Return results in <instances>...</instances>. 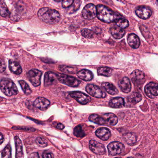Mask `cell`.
Instances as JSON below:
<instances>
[{
	"instance_id": "28",
	"label": "cell",
	"mask_w": 158,
	"mask_h": 158,
	"mask_svg": "<svg viewBox=\"0 0 158 158\" xmlns=\"http://www.w3.org/2000/svg\"><path fill=\"white\" fill-rule=\"evenodd\" d=\"M97 72L98 75L109 77L112 75V70L110 68L107 67H101L98 68Z\"/></svg>"
},
{
	"instance_id": "30",
	"label": "cell",
	"mask_w": 158,
	"mask_h": 158,
	"mask_svg": "<svg viewBox=\"0 0 158 158\" xmlns=\"http://www.w3.org/2000/svg\"><path fill=\"white\" fill-rule=\"evenodd\" d=\"M9 14L5 0H0V15L3 17L7 16Z\"/></svg>"
},
{
	"instance_id": "36",
	"label": "cell",
	"mask_w": 158,
	"mask_h": 158,
	"mask_svg": "<svg viewBox=\"0 0 158 158\" xmlns=\"http://www.w3.org/2000/svg\"><path fill=\"white\" fill-rule=\"evenodd\" d=\"M2 158H10L11 157V149L9 145L6 146V147L4 149L2 152Z\"/></svg>"
},
{
	"instance_id": "16",
	"label": "cell",
	"mask_w": 158,
	"mask_h": 158,
	"mask_svg": "<svg viewBox=\"0 0 158 158\" xmlns=\"http://www.w3.org/2000/svg\"><path fill=\"white\" fill-rule=\"evenodd\" d=\"M119 86L121 90L125 93H128L131 90V81L127 77H124L119 82Z\"/></svg>"
},
{
	"instance_id": "45",
	"label": "cell",
	"mask_w": 158,
	"mask_h": 158,
	"mask_svg": "<svg viewBox=\"0 0 158 158\" xmlns=\"http://www.w3.org/2000/svg\"><path fill=\"white\" fill-rule=\"evenodd\" d=\"M54 1H55V2H60L61 1H63V0H54Z\"/></svg>"
},
{
	"instance_id": "20",
	"label": "cell",
	"mask_w": 158,
	"mask_h": 158,
	"mask_svg": "<svg viewBox=\"0 0 158 158\" xmlns=\"http://www.w3.org/2000/svg\"><path fill=\"white\" fill-rule=\"evenodd\" d=\"M78 77L81 79L85 81H91L94 78L92 71L86 69H83L77 73Z\"/></svg>"
},
{
	"instance_id": "6",
	"label": "cell",
	"mask_w": 158,
	"mask_h": 158,
	"mask_svg": "<svg viewBox=\"0 0 158 158\" xmlns=\"http://www.w3.org/2000/svg\"><path fill=\"white\" fill-rule=\"evenodd\" d=\"M42 74V73L41 71L33 69L28 71L27 76L32 85L35 87H37L40 84Z\"/></svg>"
},
{
	"instance_id": "13",
	"label": "cell",
	"mask_w": 158,
	"mask_h": 158,
	"mask_svg": "<svg viewBox=\"0 0 158 158\" xmlns=\"http://www.w3.org/2000/svg\"><path fill=\"white\" fill-rule=\"evenodd\" d=\"M136 15L142 19H146L150 18L152 15V11L149 7L146 6H140L135 10Z\"/></svg>"
},
{
	"instance_id": "18",
	"label": "cell",
	"mask_w": 158,
	"mask_h": 158,
	"mask_svg": "<svg viewBox=\"0 0 158 158\" xmlns=\"http://www.w3.org/2000/svg\"><path fill=\"white\" fill-rule=\"evenodd\" d=\"M128 42L129 45L134 49H137L140 45V41L139 37L134 33H131L128 35Z\"/></svg>"
},
{
	"instance_id": "44",
	"label": "cell",
	"mask_w": 158,
	"mask_h": 158,
	"mask_svg": "<svg viewBox=\"0 0 158 158\" xmlns=\"http://www.w3.org/2000/svg\"><path fill=\"white\" fill-rule=\"evenodd\" d=\"M3 142V136L1 133H0V145L2 144Z\"/></svg>"
},
{
	"instance_id": "35",
	"label": "cell",
	"mask_w": 158,
	"mask_h": 158,
	"mask_svg": "<svg viewBox=\"0 0 158 158\" xmlns=\"http://www.w3.org/2000/svg\"><path fill=\"white\" fill-rule=\"evenodd\" d=\"M81 33L83 37L88 39H91L94 36V32L88 29H83L81 31Z\"/></svg>"
},
{
	"instance_id": "25",
	"label": "cell",
	"mask_w": 158,
	"mask_h": 158,
	"mask_svg": "<svg viewBox=\"0 0 158 158\" xmlns=\"http://www.w3.org/2000/svg\"><path fill=\"white\" fill-rule=\"evenodd\" d=\"M104 119L106 123L110 125H116L118 122V118L117 116L113 113H109L104 115Z\"/></svg>"
},
{
	"instance_id": "7",
	"label": "cell",
	"mask_w": 158,
	"mask_h": 158,
	"mask_svg": "<svg viewBox=\"0 0 158 158\" xmlns=\"http://www.w3.org/2000/svg\"><path fill=\"white\" fill-rule=\"evenodd\" d=\"M97 15V9L95 6L93 4H88L85 6L82 11V15L86 19L94 18Z\"/></svg>"
},
{
	"instance_id": "4",
	"label": "cell",
	"mask_w": 158,
	"mask_h": 158,
	"mask_svg": "<svg viewBox=\"0 0 158 158\" xmlns=\"http://www.w3.org/2000/svg\"><path fill=\"white\" fill-rule=\"evenodd\" d=\"M57 79L59 82L72 87L79 86L81 81L77 78L63 74H57Z\"/></svg>"
},
{
	"instance_id": "39",
	"label": "cell",
	"mask_w": 158,
	"mask_h": 158,
	"mask_svg": "<svg viewBox=\"0 0 158 158\" xmlns=\"http://www.w3.org/2000/svg\"><path fill=\"white\" fill-rule=\"evenodd\" d=\"M6 69V65L3 59L0 58V73L4 72Z\"/></svg>"
},
{
	"instance_id": "29",
	"label": "cell",
	"mask_w": 158,
	"mask_h": 158,
	"mask_svg": "<svg viewBox=\"0 0 158 158\" xmlns=\"http://www.w3.org/2000/svg\"><path fill=\"white\" fill-rule=\"evenodd\" d=\"M89 120L92 122H94L99 125L106 124V122L104 118L97 114H93L89 117Z\"/></svg>"
},
{
	"instance_id": "19",
	"label": "cell",
	"mask_w": 158,
	"mask_h": 158,
	"mask_svg": "<svg viewBox=\"0 0 158 158\" xmlns=\"http://www.w3.org/2000/svg\"><path fill=\"white\" fill-rule=\"evenodd\" d=\"M110 32L112 36L116 39H121L125 34L124 30L118 26H114L110 28Z\"/></svg>"
},
{
	"instance_id": "17",
	"label": "cell",
	"mask_w": 158,
	"mask_h": 158,
	"mask_svg": "<svg viewBox=\"0 0 158 158\" xmlns=\"http://www.w3.org/2000/svg\"><path fill=\"white\" fill-rule=\"evenodd\" d=\"M95 134L99 139L103 141H107L110 137L111 134L110 130L107 128H101L96 131Z\"/></svg>"
},
{
	"instance_id": "32",
	"label": "cell",
	"mask_w": 158,
	"mask_h": 158,
	"mask_svg": "<svg viewBox=\"0 0 158 158\" xmlns=\"http://www.w3.org/2000/svg\"><path fill=\"white\" fill-rule=\"evenodd\" d=\"M59 69L62 72L65 73L75 74L77 72V69L73 67L68 66H60Z\"/></svg>"
},
{
	"instance_id": "40",
	"label": "cell",
	"mask_w": 158,
	"mask_h": 158,
	"mask_svg": "<svg viewBox=\"0 0 158 158\" xmlns=\"http://www.w3.org/2000/svg\"><path fill=\"white\" fill-rule=\"evenodd\" d=\"M13 129L15 130H24L26 131H35V130L33 128H29L27 127H14L13 128Z\"/></svg>"
},
{
	"instance_id": "27",
	"label": "cell",
	"mask_w": 158,
	"mask_h": 158,
	"mask_svg": "<svg viewBox=\"0 0 158 158\" xmlns=\"http://www.w3.org/2000/svg\"><path fill=\"white\" fill-rule=\"evenodd\" d=\"M123 139L126 143L130 145H133L137 141V137L135 134L128 133L123 135Z\"/></svg>"
},
{
	"instance_id": "2",
	"label": "cell",
	"mask_w": 158,
	"mask_h": 158,
	"mask_svg": "<svg viewBox=\"0 0 158 158\" xmlns=\"http://www.w3.org/2000/svg\"><path fill=\"white\" fill-rule=\"evenodd\" d=\"M38 16L42 21L52 25L58 23L61 18L58 11L49 7H43L40 9L38 12Z\"/></svg>"
},
{
	"instance_id": "23",
	"label": "cell",
	"mask_w": 158,
	"mask_h": 158,
	"mask_svg": "<svg viewBox=\"0 0 158 158\" xmlns=\"http://www.w3.org/2000/svg\"><path fill=\"white\" fill-rule=\"evenodd\" d=\"M125 102L122 97H116L110 100L109 103L110 106L113 108H119L124 105Z\"/></svg>"
},
{
	"instance_id": "43",
	"label": "cell",
	"mask_w": 158,
	"mask_h": 158,
	"mask_svg": "<svg viewBox=\"0 0 158 158\" xmlns=\"http://www.w3.org/2000/svg\"><path fill=\"white\" fill-rule=\"evenodd\" d=\"M30 157L31 158H39V155L38 153H33L31 154L30 156Z\"/></svg>"
},
{
	"instance_id": "41",
	"label": "cell",
	"mask_w": 158,
	"mask_h": 158,
	"mask_svg": "<svg viewBox=\"0 0 158 158\" xmlns=\"http://www.w3.org/2000/svg\"><path fill=\"white\" fill-rule=\"evenodd\" d=\"M43 157L44 158H53V156L52 154H51V153L45 152L44 153L43 155Z\"/></svg>"
},
{
	"instance_id": "26",
	"label": "cell",
	"mask_w": 158,
	"mask_h": 158,
	"mask_svg": "<svg viewBox=\"0 0 158 158\" xmlns=\"http://www.w3.org/2000/svg\"><path fill=\"white\" fill-rule=\"evenodd\" d=\"M142 96L140 93L138 92H134L130 96L127 98V101L130 104L132 105L135 104L141 101Z\"/></svg>"
},
{
	"instance_id": "34",
	"label": "cell",
	"mask_w": 158,
	"mask_h": 158,
	"mask_svg": "<svg viewBox=\"0 0 158 158\" xmlns=\"http://www.w3.org/2000/svg\"><path fill=\"white\" fill-rule=\"evenodd\" d=\"M74 134L75 136L80 138L84 137L86 135L81 125H78L74 129Z\"/></svg>"
},
{
	"instance_id": "31",
	"label": "cell",
	"mask_w": 158,
	"mask_h": 158,
	"mask_svg": "<svg viewBox=\"0 0 158 158\" xmlns=\"http://www.w3.org/2000/svg\"><path fill=\"white\" fill-rule=\"evenodd\" d=\"M117 26H118L122 28H128L129 26V22L127 19L122 17L118 19L117 20L115 21Z\"/></svg>"
},
{
	"instance_id": "42",
	"label": "cell",
	"mask_w": 158,
	"mask_h": 158,
	"mask_svg": "<svg viewBox=\"0 0 158 158\" xmlns=\"http://www.w3.org/2000/svg\"><path fill=\"white\" fill-rule=\"evenodd\" d=\"M56 127L58 130H63L64 128V126L62 123H58L56 124Z\"/></svg>"
},
{
	"instance_id": "38",
	"label": "cell",
	"mask_w": 158,
	"mask_h": 158,
	"mask_svg": "<svg viewBox=\"0 0 158 158\" xmlns=\"http://www.w3.org/2000/svg\"><path fill=\"white\" fill-rule=\"evenodd\" d=\"M75 0H63L62 1V6L64 8H68L71 6Z\"/></svg>"
},
{
	"instance_id": "9",
	"label": "cell",
	"mask_w": 158,
	"mask_h": 158,
	"mask_svg": "<svg viewBox=\"0 0 158 158\" xmlns=\"http://www.w3.org/2000/svg\"><path fill=\"white\" fill-rule=\"evenodd\" d=\"M70 96L76 99L80 104L86 105L91 101V98L84 93L80 92H74L69 93Z\"/></svg>"
},
{
	"instance_id": "33",
	"label": "cell",
	"mask_w": 158,
	"mask_h": 158,
	"mask_svg": "<svg viewBox=\"0 0 158 158\" xmlns=\"http://www.w3.org/2000/svg\"><path fill=\"white\" fill-rule=\"evenodd\" d=\"M22 90L24 92V93L27 95H29L31 94V93L32 92L31 89L30 88L29 85H28L27 83L24 80H19V81Z\"/></svg>"
},
{
	"instance_id": "14",
	"label": "cell",
	"mask_w": 158,
	"mask_h": 158,
	"mask_svg": "<svg viewBox=\"0 0 158 158\" xmlns=\"http://www.w3.org/2000/svg\"><path fill=\"white\" fill-rule=\"evenodd\" d=\"M57 79H58L57 74L51 71L46 72L44 75V86L48 87L50 85L55 84L57 82Z\"/></svg>"
},
{
	"instance_id": "12",
	"label": "cell",
	"mask_w": 158,
	"mask_h": 158,
	"mask_svg": "<svg viewBox=\"0 0 158 158\" xmlns=\"http://www.w3.org/2000/svg\"><path fill=\"white\" fill-rule=\"evenodd\" d=\"M145 92L147 96L151 98L158 96V84L155 82H150L146 85Z\"/></svg>"
},
{
	"instance_id": "24",
	"label": "cell",
	"mask_w": 158,
	"mask_h": 158,
	"mask_svg": "<svg viewBox=\"0 0 158 158\" xmlns=\"http://www.w3.org/2000/svg\"><path fill=\"white\" fill-rule=\"evenodd\" d=\"M102 86L109 94L111 95H115L118 93V89L112 83L108 82L103 83Z\"/></svg>"
},
{
	"instance_id": "37",
	"label": "cell",
	"mask_w": 158,
	"mask_h": 158,
	"mask_svg": "<svg viewBox=\"0 0 158 158\" xmlns=\"http://www.w3.org/2000/svg\"><path fill=\"white\" fill-rule=\"evenodd\" d=\"M36 143L37 145L40 147H45L48 145L47 141L41 137H38L36 140Z\"/></svg>"
},
{
	"instance_id": "21",
	"label": "cell",
	"mask_w": 158,
	"mask_h": 158,
	"mask_svg": "<svg viewBox=\"0 0 158 158\" xmlns=\"http://www.w3.org/2000/svg\"><path fill=\"white\" fill-rule=\"evenodd\" d=\"M15 141L16 147V158L23 157L24 153L21 140L18 136H16L15 137Z\"/></svg>"
},
{
	"instance_id": "5",
	"label": "cell",
	"mask_w": 158,
	"mask_h": 158,
	"mask_svg": "<svg viewBox=\"0 0 158 158\" xmlns=\"http://www.w3.org/2000/svg\"><path fill=\"white\" fill-rule=\"evenodd\" d=\"M85 91L90 95L96 98H105L106 94L98 86L94 84H88L85 88Z\"/></svg>"
},
{
	"instance_id": "22",
	"label": "cell",
	"mask_w": 158,
	"mask_h": 158,
	"mask_svg": "<svg viewBox=\"0 0 158 158\" xmlns=\"http://www.w3.org/2000/svg\"><path fill=\"white\" fill-rule=\"evenodd\" d=\"M9 68L11 72L16 75L21 74L22 71V68L19 64L14 60H9Z\"/></svg>"
},
{
	"instance_id": "11",
	"label": "cell",
	"mask_w": 158,
	"mask_h": 158,
	"mask_svg": "<svg viewBox=\"0 0 158 158\" xmlns=\"http://www.w3.org/2000/svg\"><path fill=\"white\" fill-rule=\"evenodd\" d=\"M89 148L94 154L98 155H104L106 154V150L105 147L100 143L93 140L89 142Z\"/></svg>"
},
{
	"instance_id": "8",
	"label": "cell",
	"mask_w": 158,
	"mask_h": 158,
	"mask_svg": "<svg viewBox=\"0 0 158 158\" xmlns=\"http://www.w3.org/2000/svg\"><path fill=\"white\" fill-rule=\"evenodd\" d=\"M109 155L115 156L121 154L124 149V146L122 143L118 142H112L108 146Z\"/></svg>"
},
{
	"instance_id": "1",
	"label": "cell",
	"mask_w": 158,
	"mask_h": 158,
	"mask_svg": "<svg viewBox=\"0 0 158 158\" xmlns=\"http://www.w3.org/2000/svg\"><path fill=\"white\" fill-rule=\"evenodd\" d=\"M98 18L103 22L110 23L115 22L118 19L123 17L118 13L112 11L110 8L103 5H98L97 6Z\"/></svg>"
},
{
	"instance_id": "3",
	"label": "cell",
	"mask_w": 158,
	"mask_h": 158,
	"mask_svg": "<svg viewBox=\"0 0 158 158\" xmlns=\"http://www.w3.org/2000/svg\"><path fill=\"white\" fill-rule=\"evenodd\" d=\"M0 89L6 96H11L18 93L17 87L10 79L4 78L0 81Z\"/></svg>"
},
{
	"instance_id": "15",
	"label": "cell",
	"mask_w": 158,
	"mask_h": 158,
	"mask_svg": "<svg viewBox=\"0 0 158 158\" xmlns=\"http://www.w3.org/2000/svg\"><path fill=\"white\" fill-rule=\"evenodd\" d=\"M50 105V101L42 97H38L34 102V106L41 110H46Z\"/></svg>"
},
{
	"instance_id": "10",
	"label": "cell",
	"mask_w": 158,
	"mask_h": 158,
	"mask_svg": "<svg viewBox=\"0 0 158 158\" xmlns=\"http://www.w3.org/2000/svg\"><path fill=\"white\" fill-rule=\"evenodd\" d=\"M131 79L135 85H140L143 84L145 81V75L144 73L139 70H135L132 72L131 75Z\"/></svg>"
}]
</instances>
